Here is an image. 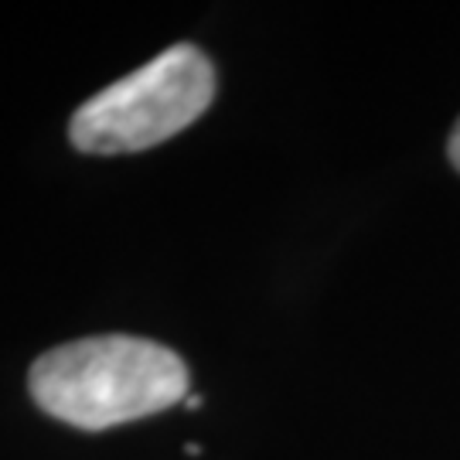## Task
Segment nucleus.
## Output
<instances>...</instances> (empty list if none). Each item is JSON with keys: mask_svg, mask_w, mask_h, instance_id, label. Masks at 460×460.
<instances>
[{"mask_svg": "<svg viewBox=\"0 0 460 460\" xmlns=\"http://www.w3.org/2000/svg\"><path fill=\"white\" fill-rule=\"evenodd\" d=\"M178 351L133 334H96L45 351L28 372L38 410L79 429H110L188 399Z\"/></svg>", "mask_w": 460, "mask_h": 460, "instance_id": "nucleus-1", "label": "nucleus"}, {"mask_svg": "<svg viewBox=\"0 0 460 460\" xmlns=\"http://www.w3.org/2000/svg\"><path fill=\"white\" fill-rule=\"evenodd\" d=\"M447 154H450V164L460 171V119L457 127H454V133H450V144H447Z\"/></svg>", "mask_w": 460, "mask_h": 460, "instance_id": "nucleus-3", "label": "nucleus"}, {"mask_svg": "<svg viewBox=\"0 0 460 460\" xmlns=\"http://www.w3.org/2000/svg\"><path fill=\"white\" fill-rule=\"evenodd\" d=\"M184 406H188V410H201V399H198V395H188Z\"/></svg>", "mask_w": 460, "mask_h": 460, "instance_id": "nucleus-4", "label": "nucleus"}, {"mask_svg": "<svg viewBox=\"0 0 460 460\" xmlns=\"http://www.w3.org/2000/svg\"><path fill=\"white\" fill-rule=\"evenodd\" d=\"M212 99L208 55L181 41L85 99L68 119V140L83 154H137L188 130Z\"/></svg>", "mask_w": 460, "mask_h": 460, "instance_id": "nucleus-2", "label": "nucleus"}]
</instances>
